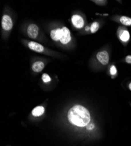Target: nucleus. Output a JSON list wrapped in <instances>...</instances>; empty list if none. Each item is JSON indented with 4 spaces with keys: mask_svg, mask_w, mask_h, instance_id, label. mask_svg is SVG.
I'll use <instances>...</instances> for the list:
<instances>
[{
    "mask_svg": "<svg viewBox=\"0 0 131 146\" xmlns=\"http://www.w3.org/2000/svg\"><path fill=\"white\" fill-rule=\"evenodd\" d=\"M68 118L71 123L79 127L87 126L91 120L89 112L81 105H75L71 108L68 111Z\"/></svg>",
    "mask_w": 131,
    "mask_h": 146,
    "instance_id": "1",
    "label": "nucleus"
},
{
    "mask_svg": "<svg viewBox=\"0 0 131 146\" xmlns=\"http://www.w3.org/2000/svg\"><path fill=\"white\" fill-rule=\"evenodd\" d=\"M117 35L120 41L124 44H126L130 39V33L129 31L124 27H120L118 28Z\"/></svg>",
    "mask_w": 131,
    "mask_h": 146,
    "instance_id": "2",
    "label": "nucleus"
},
{
    "mask_svg": "<svg viewBox=\"0 0 131 146\" xmlns=\"http://www.w3.org/2000/svg\"><path fill=\"white\" fill-rule=\"evenodd\" d=\"M97 59L102 65L106 66L110 62V55L106 50H102L97 54Z\"/></svg>",
    "mask_w": 131,
    "mask_h": 146,
    "instance_id": "3",
    "label": "nucleus"
},
{
    "mask_svg": "<svg viewBox=\"0 0 131 146\" xmlns=\"http://www.w3.org/2000/svg\"><path fill=\"white\" fill-rule=\"evenodd\" d=\"M2 28L5 31H9L12 29L13 26V21L9 15H4L2 18L1 21Z\"/></svg>",
    "mask_w": 131,
    "mask_h": 146,
    "instance_id": "4",
    "label": "nucleus"
},
{
    "mask_svg": "<svg viewBox=\"0 0 131 146\" xmlns=\"http://www.w3.org/2000/svg\"><path fill=\"white\" fill-rule=\"evenodd\" d=\"M72 23L75 27L77 28L81 29L84 25V20L82 17L78 15H74L71 18Z\"/></svg>",
    "mask_w": 131,
    "mask_h": 146,
    "instance_id": "5",
    "label": "nucleus"
},
{
    "mask_svg": "<svg viewBox=\"0 0 131 146\" xmlns=\"http://www.w3.org/2000/svg\"><path fill=\"white\" fill-rule=\"evenodd\" d=\"M38 27L35 24H31L28 27L27 34L29 37L32 39L37 38L38 34Z\"/></svg>",
    "mask_w": 131,
    "mask_h": 146,
    "instance_id": "6",
    "label": "nucleus"
},
{
    "mask_svg": "<svg viewBox=\"0 0 131 146\" xmlns=\"http://www.w3.org/2000/svg\"><path fill=\"white\" fill-rule=\"evenodd\" d=\"M62 29L63 33H62V38L60 39V42L62 44H65L71 41V33H70L69 30L66 27H63Z\"/></svg>",
    "mask_w": 131,
    "mask_h": 146,
    "instance_id": "7",
    "label": "nucleus"
},
{
    "mask_svg": "<svg viewBox=\"0 0 131 146\" xmlns=\"http://www.w3.org/2000/svg\"><path fill=\"white\" fill-rule=\"evenodd\" d=\"M62 29H53L50 33V36L52 39L54 41L60 40L62 36Z\"/></svg>",
    "mask_w": 131,
    "mask_h": 146,
    "instance_id": "8",
    "label": "nucleus"
},
{
    "mask_svg": "<svg viewBox=\"0 0 131 146\" xmlns=\"http://www.w3.org/2000/svg\"><path fill=\"white\" fill-rule=\"evenodd\" d=\"M28 47L31 50H32L35 52H37L38 53L43 52L44 49L43 46H42L41 44H39V43H38L37 42H29Z\"/></svg>",
    "mask_w": 131,
    "mask_h": 146,
    "instance_id": "9",
    "label": "nucleus"
},
{
    "mask_svg": "<svg viewBox=\"0 0 131 146\" xmlns=\"http://www.w3.org/2000/svg\"><path fill=\"white\" fill-rule=\"evenodd\" d=\"M44 68V64L42 62H35L32 66V69L34 72H40Z\"/></svg>",
    "mask_w": 131,
    "mask_h": 146,
    "instance_id": "10",
    "label": "nucleus"
},
{
    "mask_svg": "<svg viewBox=\"0 0 131 146\" xmlns=\"http://www.w3.org/2000/svg\"><path fill=\"white\" fill-rule=\"evenodd\" d=\"M118 21L125 26H131V18L126 16H121L118 18Z\"/></svg>",
    "mask_w": 131,
    "mask_h": 146,
    "instance_id": "11",
    "label": "nucleus"
},
{
    "mask_svg": "<svg viewBox=\"0 0 131 146\" xmlns=\"http://www.w3.org/2000/svg\"><path fill=\"white\" fill-rule=\"evenodd\" d=\"M45 111V109H44V108L43 106H37L36 108H35L33 111L32 112V114L34 116H40L41 115H42L44 112Z\"/></svg>",
    "mask_w": 131,
    "mask_h": 146,
    "instance_id": "12",
    "label": "nucleus"
},
{
    "mask_svg": "<svg viewBox=\"0 0 131 146\" xmlns=\"http://www.w3.org/2000/svg\"><path fill=\"white\" fill-rule=\"evenodd\" d=\"M99 23L98 22H93L91 25V29H90V31L92 33H94L95 32H97L99 28Z\"/></svg>",
    "mask_w": 131,
    "mask_h": 146,
    "instance_id": "13",
    "label": "nucleus"
},
{
    "mask_svg": "<svg viewBox=\"0 0 131 146\" xmlns=\"http://www.w3.org/2000/svg\"><path fill=\"white\" fill-rule=\"evenodd\" d=\"M110 74L112 76H115L117 74V69L116 68V67L114 65L111 66L110 70Z\"/></svg>",
    "mask_w": 131,
    "mask_h": 146,
    "instance_id": "14",
    "label": "nucleus"
},
{
    "mask_svg": "<svg viewBox=\"0 0 131 146\" xmlns=\"http://www.w3.org/2000/svg\"><path fill=\"white\" fill-rule=\"evenodd\" d=\"M42 79L44 82H48L51 81V78L47 74H44L42 76Z\"/></svg>",
    "mask_w": 131,
    "mask_h": 146,
    "instance_id": "15",
    "label": "nucleus"
},
{
    "mask_svg": "<svg viewBox=\"0 0 131 146\" xmlns=\"http://www.w3.org/2000/svg\"><path fill=\"white\" fill-rule=\"evenodd\" d=\"M93 2L95 4H97L98 5H104L106 3V1H102V0H99V1H93Z\"/></svg>",
    "mask_w": 131,
    "mask_h": 146,
    "instance_id": "16",
    "label": "nucleus"
},
{
    "mask_svg": "<svg viewBox=\"0 0 131 146\" xmlns=\"http://www.w3.org/2000/svg\"><path fill=\"white\" fill-rule=\"evenodd\" d=\"M125 62L126 63L131 64V56L130 55H128L125 57Z\"/></svg>",
    "mask_w": 131,
    "mask_h": 146,
    "instance_id": "17",
    "label": "nucleus"
},
{
    "mask_svg": "<svg viewBox=\"0 0 131 146\" xmlns=\"http://www.w3.org/2000/svg\"><path fill=\"white\" fill-rule=\"evenodd\" d=\"M94 128V125L93 123H89L87 125V129L88 130H92Z\"/></svg>",
    "mask_w": 131,
    "mask_h": 146,
    "instance_id": "18",
    "label": "nucleus"
},
{
    "mask_svg": "<svg viewBox=\"0 0 131 146\" xmlns=\"http://www.w3.org/2000/svg\"><path fill=\"white\" fill-rule=\"evenodd\" d=\"M90 29H91V27H88V26H87L86 27H85V31H90Z\"/></svg>",
    "mask_w": 131,
    "mask_h": 146,
    "instance_id": "19",
    "label": "nucleus"
},
{
    "mask_svg": "<svg viewBox=\"0 0 131 146\" xmlns=\"http://www.w3.org/2000/svg\"><path fill=\"white\" fill-rule=\"evenodd\" d=\"M128 87H129V89L131 91V82H130V83L129 84V86H128Z\"/></svg>",
    "mask_w": 131,
    "mask_h": 146,
    "instance_id": "20",
    "label": "nucleus"
}]
</instances>
